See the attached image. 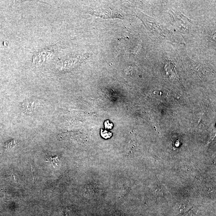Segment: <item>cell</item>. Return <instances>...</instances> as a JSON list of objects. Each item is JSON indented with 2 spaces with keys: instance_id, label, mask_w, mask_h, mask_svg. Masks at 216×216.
Wrapping results in <instances>:
<instances>
[{
  "instance_id": "1",
  "label": "cell",
  "mask_w": 216,
  "mask_h": 216,
  "mask_svg": "<svg viewBox=\"0 0 216 216\" xmlns=\"http://www.w3.org/2000/svg\"><path fill=\"white\" fill-rule=\"evenodd\" d=\"M23 107H25V110H27V112H31L33 111L32 110H34L36 107H38V105L35 102L29 100V101L24 103Z\"/></svg>"
},
{
  "instance_id": "2",
  "label": "cell",
  "mask_w": 216,
  "mask_h": 216,
  "mask_svg": "<svg viewBox=\"0 0 216 216\" xmlns=\"http://www.w3.org/2000/svg\"><path fill=\"white\" fill-rule=\"evenodd\" d=\"M15 140H11L6 142L5 144L4 147L6 149H11L14 147L15 146Z\"/></svg>"
}]
</instances>
